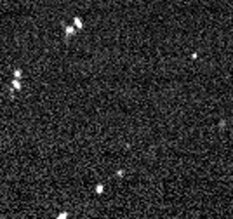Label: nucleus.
<instances>
[{
  "instance_id": "f257e3e1",
  "label": "nucleus",
  "mask_w": 233,
  "mask_h": 219,
  "mask_svg": "<svg viewBox=\"0 0 233 219\" xmlns=\"http://www.w3.org/2000/svg\"><path fill=\"white\" fill-rule=\"evenodd\" d=\"M11 89H12V91H21V89H23L21 80H19V78H14V80L11 82Z\"/></svg>"
},
{
  "instance_id": "7ed1b4c3",
  "label": "nucleus",
  "mask_w": 233,
  "mask_h": 219,
  "mask_svg": "<svg viewBox=\"0 0 233 219\" xmlns=\"http://www.w3.org/2000/svg\"><path fill=\"white\" fill-rule=\"evenodd\" d=\"M56 219H68V212H66V210H63L61 214H58V217H56Z\"/></svg>"
},
{
  "instance_id": "f03ea898",
  "label": "nucleus",
  "mask_w": 233,
  "mask_h": 219,
  "mask_svg": "<svg viewBox=\"0 0 233 219\" xmlns=\"http://www.w3.org/2000/svg\"><path fill=\"white\" fill-rule=\"evenodd\" d=\"M12 75H14V78H19V80H21V77H23V71L19 68H16L14 70V71H12Z\"/></svg>"
},
{
  "instance_id": "20e7f679",
  "label": "nucleus",
  "mask_w": 233,
  "mask_h": 219,
  "mask_svg": "<svg viewBox=\"0 0 233 219\" xmlns=\"http://www.w3.org/2000/svg\"><path fill=\"white\" fill-rule=\"evenodd\" d=\"M103 190H104L103 184H98V186H96V191H98V193H103Z\"/></svg>"
}]
</instances>
